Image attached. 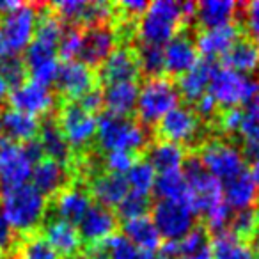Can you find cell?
Listing matches in <instances>:
<instances>
[{"instance_id":"obj_43","label":"cell","mask_w":259,"mask_h":259,"mask_svg":"<svg viewBox=\"0 0 259 259\" xmlns=\"http://www.w3.org/2000/svg\"><path fill=\"white\" fill-rule=\"evenodd\" d=\"M82 45H83V30L78 27H71V29H64L62 37L59 41L57 55H61L66 61H78L80 54H82Z\"/></svg>"},{"instance_id":"obj_49","label":"cell","mask_w":259,"mask_h":259,"mask_svg":"<svg viewBox=\"0 0 259 259\" xmlns=\"http://www.w3.org/2000/svg\"><path fill=\"white\" fill-rule=\"evenodd\" d=\"M243 25L248 36L252 37V43L259 48V0H252V2L245 4Z\"/></svg>"},{"instance_id":"obj_24","label":"cell","mask_w":259,"mask_h":259,"mask_svg":"<svg viewBox=\"0 0 259 259\" xmlns=\"http://www.w3.org/2000/svg\"><path fill=\"white\" fill-rule=\"evenodd\" d=\"M91 208V197L83 188L68 187L55 195L54 211L55 219L66 220L69 224H78Z\"/></svg>"},{"instance_id":"obj_31","label":"cell","mask_w":259,"mask_h":259,"mask_svg":"<svg viewBox=\"0 0 259 259\" xmlns=\"http://www.w3.org/2000/svg\"><path fill=\"white\" fill-rule=\"evenodd\" d=\"M148 162L158 174L174 172V170L183 169L185 162H187V153H185L183 146L169 141H160L149 148Z\"/></svg>"},{"instance_id":"obj_54","label":"cell","mask_w":259,"mask_h":259,"mask_svg":"<svg viewBox=\"0 0 259 259\" xmlns=\"http://www.w3.org/2000/svg\"><path fill=\"white\" fill-rule=\"evenodd\" d=\"M9 85L6 83V80L2 78V75H0V105L4 103V101H8V96H9Z\"/></svg>"},{"instance_id":"obj_13","label":"cell","mask_w":259,"mask_h":259,"mask_svg":"<svg viewBox=\"0 0 259 259\" xmlns=\"http://www.w3.org/2000/svg\"><path fill=\"white\" fill-rule=\"evenodd\" d=\"M158 134L162 135V141H169L180 146L190 144L201 134V119L197 117L194 108L178 105L160 119Z\"/></svg>"},{"instance_id":"obj_23","label":"cell","mask_w":259,"mask_h":259,"mask_svg":"<svg viewBox=\"0 0 259 259\" xmlns=\"http://www.w3.org/2000/svg\"><path fill=\"white\" fill-rule=\"evenodd\" d=\"M217 64L213 61H199L192 69L180 76L178 82V93L180 98L187 100L188 103H195L201 96L208 93L209 82H211L213 71H215Z\"/></svg>"},{"instance_id":"obj_9","label":"cell","mask_w":259,"mask_h":259,"mask_svg":"<svg viewBox=\"0 0 259 259\" xmlns=\"http://www.w3.org/2000/svg\"><path fill=\"white\" fill-rule=\"evenodd\" d=\"M181 172H183L185 180H187L188 202H190L195 215H199V213L204 215L209 208H213L220 201H224L222 183L217 181L211 174L206 172L204 167L197 160V156L188 158L185 162Z\"/></svg>"},{"instance_id":"obj_15","label":"cell","mask_w":259,"mask_h":259,"mask_svg":"<svg viewBox=\"0 0 259 259\" xmlns=\"http://www.w3.org/2000/svg\"><path fill=\"white\" fill-rule=\"evenodd\" d=\"M96 76L94 71L82 61H66L59 64V71L55 76L57 89L69 100H78L91 89H94Z\"/></svg>"},{"instance_id":"obj_29","label":"cell","mask_w":259,"mask_h":259,"mask_svg":"<svg viewBox=\"0 0 259 259\" xmlns=\"http://www.w3.org/2000/svg\"><path fill=\"white\" fill-rule=\"evenodd\" d=\"M128 192L130 188L126 183V178L119 176V174L103 172L94 178L91 183V194L96 199V204H101L105 208L117 206Z\"/></svg>"},{"instance_id":"obj_22","label":"cell","mask_w":259,"mask_h":259,"mask_svg":"<svg viewBox=\"0 0 259 259\" xmlns=\"http://www.w3.org/2000/svg\"><path fill=\"white\" fill-rule=\"evenodd\" d=\"M43 238L59 255H75L78 254L80 245H82V238L76 229V226L66 222L61 219H52L45 224Z\"/></svg>"},{"instance_id":"obj_42","label":"cell","mask_w":259,"mask_h":259,"mask_svg":"<svg viewBox=\"0 0 259 259\" xmlns=\"http://www.w3.org/2000/svg\"><path fill=\"white\" fill-rule=\"evenodd\" d=\"M137 62L141 71L149 75V78L160 76V73L163 71V48L156 45H141Z\"/></svg>"},{"instance_id":"obj_12","label":"cell","mask_w":259,"mask_h":259,"mask_svg":"<svg viewBox=\"0 0 259 259\" xmlns=\"http://www.w3.org/2000/svg\"><path fill=\"white\" fill-rule=\"evenodd\" d=\"M8 103L9 108H15L32 117L48 115L55 107V94L48 85L37 83L34 80H25L9 91Z\"/></svg>"},{"instance_id":"obj_3","label":"cell","mask_w":259,"mask_h":259,"mask_svg":"<svg viewBox=\"0 0 259 259\" xmlns=\"http://www.w3.org/2000/svg\"><path fill=\"white\" fill-rule=\"evenodd\" d=\"M185 22L181 4L174 0H155L148 4L141 15L137 25V34L142 45H162L169 43L176 36L180 25Z\"/></svg>"},{"instance_id":"obj_48","label":"cell","mask_w":259,"mask_h":259,"mask_svg":"<svg viewBox=\"0 0 259 259\" xmlns=\"http://www.w3.org/2000/svg\"><path fill=\"white\" fill-rule=\"evenodd\" d=\"M18 238L20 236L15 233V229L0 209V257L15 254L16 247H18Z\"/></svg>"},{"instance_id":"obj_1","label":"cell","mask_w":259,"mask_h":259,"mask_svg":"<svg viewBox=\"0 0 259 259\" xmlns=\"http://www.w3.org/2000/svg\"><path fill=\"white\" fill-rule=\"evenodd\" d=\"M47 197L30 183L4 188L0 209L18 234H30L41 226L47 215Z\"/></svg>"},{"instance_id":"obj_55","label":"cell","mask_w":259,"mask_h":259,"mask_svg":"<svg viewBox=\"0 0 259 259\" xmlns=\"http://www.w3.org/2000/svg\"><path fill=\"white\" fill-rule=\"evenodd\" d=\"M243 156H248V158L252 160V163L259 162V146H247Z\"/></svg>"},{"instance_id":"obj_50","label":"cell","mask_w":259,"mask_h":259,"mask_svg":"<svg viewBox=\"0 0 259 259\" xmlns=\"http://www.w3.org/2000/svg\"><path fill=\"white\" fill-rule=\"evenodd\" d=\"M241 122V108H226L219 115V126L224 134H238Z\"/></svg>"},{"instance_id":"obj_28","label":"cell","mask_w":259,"mask_h":259,"mask_svg":"<svg viewBox=\"0 0 259 259\" xmlns=\"http://www.w3.org/2000/svg\"><path fill=\"white\" fill-rule=\"evenodd\" d=\"M238 4L233 0H202L195 4V18L202 29H215L233 23Z\"/></svg>"},{"instance_id":"obj_33","label":"cell","mask_w":259,"mask_h":259,"mask_svg":"<svg viewBox=\"0 0 259 259\" xmlns=\"http://www.w3.org/2000/svg\"><path fill=\"white\" fill-rule=\"evenodd\" d=\"M122 231L130 241L134 245H137L139 248L148 252H155L162 245V236H160L158 229L155 227L153 220L149 217H141V219L128 220L122 226Z\"/></svg>"},{"instance_id":"obj_32","label":"cell","mask_w":259,"mask_h":259,"mask_svg":"<svg viewBox=\"0 0 259 259\" xmlns=\"http://www.w3.org/2000/svg\"><path fill=\"white\" fill-rule=\"evenodd\" d=\"M139 96L137 82H121L107 85L103 93V105H107L108 114L128 117L135 110Z\"/></svg>"},{"instance_id":"obj_6","label":"cell","mask_w":259,"mask_h":259,"mask_svg":"<svg viewBox=\"0 0 259 259\" xmlns=\"http://www.w3.org/2000/svg\"><path fill=\"white\" fill-rule=\"evenodd\" d=\"M208 93L219 107L240 108L259 96V82L255 78L234 69L217 66L209 82Z\"/></svg>"},{"instance_id":"obj_52","label":"cell","mask_w":259,"mask_h":259,"mask_svg":"<svg viewBox=\"0 0 259 259\" xmlns=\"http://www.w3.org/2000/svg\"><path fill=\"white\" fill-rule=\"evenodd\" d=\"M217 108H219L217 101L211 98V94L206 93L204 96H201L197 101H195V110L194 112L197 114L199 119H209L217 114Z\"/></svg>"},{"instance_id":"obj_35","label":"cell","mask_w":259,"mask_h":259,"mask_svg":"<svg viewBox=\"0 0 259 259\" xmlns=\"http://www.w3.org/2000/svg\"><path fill=\"white\" fill-rule=\"evenodd\" d=\"M209 254L211 259H254V250L250 245L234 236L231 231H222L213 236Z\"/></svg>"},{"instance_id":"obj_36","label":"cell","mask_w":259,"mask_h":259,"mask_svg":"<svg viewBox=\"0 0 259 259\" xmlns=\"http://www.w3.org/2000/svg\"><path fill=\"white\" fill-rule=\"evenodd\" d=\"M153 192L156 194L158 201H180L188 202V187L181 170L174 172L156 174V181ZM190 204V202H188Z\"/></svg>"},{"instance_id":"obj_5","label":"cell","mask_w":259,"mask_h":259,"mask_svg":"<svg viewBox=\"0 0 259 259\" xmlns=\"http://www.w3.org/2000/svg\"><path fill=\"white\" fill-rule=\"evenodd\" d=\"M180 105V93L172 80L165 76H155L139 87L135 112L142 126H151L160 122L163 115Z\"/></svg>"},{"instance_id":"obj_38","label":"cell","mask_w":259,"mask_h":259,"mask_svg":"<svg viewBox=\"0 0 259 259\" xmlns=\"http://www.w3.org/2000/svg\"><path fill=\"white\" fill-rule=\"evenodd\" d=\"M238 135L247 146H259V98L241 108V122Z\"/></svg>"},{"instance_id":"obj_19","label":"cell","mask_w":259,"mask_h":259,"mask_svg":"<svg viewBox=\"0 0 259 259\" xmlns=\"http://www.w3.org/2000/svg\"><path fill=\"white\" fill-rule=\"evenodd\" d=\"M199 62L195 41L187 34H176L163 47V69L170 75H183Z\"/></svg>"},{"instance_id":"obj_11","label":"cell","mask_w":259,"mask_h":259,"mask_svg":"<svg viewBox=\"0 0 259 259\" xmlns=\"http://www.w3.org/2000/svg\"><path fill=\"white\" fill-rule=\"evenodd\" d=\"M57 124L69 148L82 149L89 146L96 137L98 117L83 110L76 101H71L61 108Z\"/></svg>"},{"instance_id":"obj_53","label":"cell","mask_w":259,"mask_h":259,"mask_svg":"<svg viewBox=\"0 0 259 259\" xmlns=\"http://www.w3.org/2000/svg\"><path fill=\"white\" fill-rule=\"evenodd\" d=\"M119 8L126 13V15H142L148 8V2L144 0H124L119 4Z\"/></svg>"},{"instance_id":"obj_34","label":"cell","mask_w":259,"mask_h":259,"mask_svg":"<svg viewBox=\"0 0 259 259\" xmlns=\"http://www.w3.org/2000/svg\"><path fill=\"white\" fill-rule=\"evenodd\" d=\"M226 68L250 76L259 71V48L248 39H238L231 50L224 55Z\"/></svg>"},{"instance_id":"obj_51","label":"cell","mask_w":259,"mask_h":259,"mask_svg":"<svg viewBox=\"0 0 259 259\" xmlns=\"http://www.w3.org/2000/svg\"><path fill=\"white\" fill-rule=\"evenodd\" d=\"M76 103H78L85 112H89V114L94 115L101 107H103V93L94 87V89H91L89 93L83 94L82 98H78Z\"/></svg>"},{"instance_id":"obj_30","label":"cell","mask_w":259,"mask_h":259,"mask_svg":"<svg viewBox=\"0 0 259 259\" xmlns=\"http://www.w3.org/2000/svg\"><path fill=\"white\" fill-rule=\"evenodd\" d=\"M37 142L41 146L43 156L50 160H55L59 163H68L71 148L66 142L61 128H59L55 119H47L43 124H39V134H37Z\"/></svg>"},{"instance_id":"obj_7","label":"cell","mask_w":259,"mask_h":259,"mask_svg":"<svg viewBox=\"0 0 259 259\" xmlns=\"http://www.w3.org/2000/svg\"><path fill=\"white\" fill-rule=\"evenodd\" d=\"M37 23V8L22 4L13 13L0 16V59L20 57L34 37Z\"/></svg>"},{"instance_id":"obj_56","label":"cell","mask_w":259,"mask_h":259,"mask_svg":"<svg viewBox=\"0 0 259 259\" xmlns=\"http://www.w3.org/2000/svg\"><path fill=\"white\" fill-rule=\"evenodd\" d=\"M250 178H252V181H254V185H255V188H257V192H259V162H254L252 163V169H250Z\"/></svg>"},{"instance_id":"obj_39","label":"cell","mask_w":259,"mask_h":259,"mask_svg":"<svg viewBox=\"0 0 259 259\" xmlns=\"http://www.w3.org/2000/svg\"><path fill=\"white\" fill-rule=\"evenodd\" d=\"M15 259H61V255L41 236L30 234L25 240H22V243H18Z\"/></svg>"},{"instance_id":"obj_58","label":"cell","mask_w":259,"mask_h":259,"mask_svg":"<svg viewBox=\"0 0 259 259\" xmlns=\"http://www.w3.org/2000/svg\"><path fill=\"white\" fill-rule=\"evenodd\" d=\"M66 259H93L89 254H75V255H69V257Z\"/></svg>"},{"instance_id":"obj_8","label":"cell","mask_w":259,"mask_h":259,"mask_svg":"<svg viewBox=\"0 0 259 259\" xmlns=\"http://www.w3.org/2000/svg\"><path fill=\"white\" fill-rule=\"evenodd\" d=\"M197 160L208 174H211L217 181L227 183L233 178L247 172L245 156L234 144L222 139H213L204 142L199 151Z\"/></svg>"},{"instance_id":"obj_18","label":"cell","mask_w":259,"mask_h":259,"mask_svg":"<svg viewBox=\"0 0 259 259\" xmlns=\"http://www.w3.org/2000/svg\"><path fill=\"white\" fill-rule=\"evenodd\" d=\"M115 30L108 27L107 23L96 27H89L83 32V45H82V54H80V61L83 64L98 66L115 50Z\"/></svg>"},{"instance_id":"obj_37","label":"cell","mask_w":259,"mask_h":259,"mask_svg":"<svg viewBox=\"0 0 259 259\" xmlns=\"http://www.w3.org/2000/svg\"><path fill=\"white\" fill-rule=\"evenodd\" d=\"M126 183H128L130 192H137L142 195H149L156 181V170L151 167L148 160H139L134 162L130 170L124 174Z\"/></svg>"},{"instance_id":"obj_20","label":"cell","mask_w":259,"mask_h":259,"mask_svg":"<svg viewBox=\"0 0 259 259\" xmlns=\"http://www.w3.org/2000/svg\"><path fill=\"white\" fill-rule=\"evenodd\" d=\"M238 39H240V30L234 23H229L215 29H202L197 34L195 48L199 54L204 55L206 61H215L224 57Z\"/></svg>"},{"instance_id":"obj_25","label":"cell","mask_w":259,"mask_h":259,"mask_svg":"<svg viewBox=\"0 0 259 259\" xmlns=\"http://www.w3.org/2000/svg\"><path fill=\"white\" fill-rule=\"evenodd\" d=\"M89 255L93 259H158L155 252L142 250L122 234H112L101 243L93 245Z\"/></svg>"},{"instance_id":"obj_41","label":"cell","mask_w":259,"mask_h":259,"mask_svg":"<svg viewBox=\"0 0 259 259\" xmlns=\"http://www.w3.org/2000/svg\"><path fill=\"white\" fill-rule=\"evenodd\" d=\"M149 208H151V202H149L148 195L137 194V192H128L124 195V199L117 204V213L124 222H128V220L146 217Z\"/></svg>"},{"instance_id":"obj_4","label":"cell","mask_w":259,"mask_h":259,"mask_svg":"<svg viewBox=\"0 0 259 259\" xmlns=\"http://www.w3.org/2000/svg\"><path fill=\"white\" fill-rule=\"evenodd\" d=\"M41 158H43V151H41L37 139L25 142V144H16V142L4 139L0 144V185H2V190L29 183L34 165Z\"/></svg>"},{"instance_id":"obj_21","label":"cell","mask_w":259,"mask_h":259,"mask_svg":"<svg viewBox=\"0 0 259 259\" xmlns=\"http://www.w3.org/2000/svg\"><path fill=\"white\" fill-rule=\"evenodd\" d=\"M0 126L6 141L25 144L36 141L39 134V121L29 114H23L15 108H2L0 110Z\"/></svg>"},{"instance_id":"obj_10","label":"cell","mask_w":259,"mask_h":259,"mask_svg":"<svg viewBox=\"0 0 259 259\" xmlns=\"http://www.w3.org/2000/svg\"><path fill=\"white\" fill-rule=\"evenodd\" d=\"M153 224L165 241H178L188 231L194 229L195 211L188 202L156 201L153 206Z\"/></svg>"},{"instance_id":"obj_47","label":"cell","mask_w":259,"mask_h":259,"mask_svg":"<svg viewBox=\"0 0 259 259\" xmlns=\"http://www.w3.org/2000/svg\"><path fill=\"white\" fill-rule=\"evenodd\" d=\"M134 155L126 151H110L105 153L103 156L105 170L110 174H119V176H124L130 170V167L134 165Z\"/></svg>"},{"instance_id":"obj_40","label":"cell","mask_w":259,"mask_h":259,"mask_svg":"<svg viewBox=\"0 0 259 259\" xmlns=\"http://www.w3.org/2000/svg\"><path fill=\"white\" fill-rule=\"evenodd\" d=\"M231 233L241 240H250L259 233V209L250 208L238 211L231 219Z\"/></svg>"},{"instance_id":"obj_14","label":"cell","mask_w":259,"mask_h":259,"mask_svg":"<svg viewBox=\"0 0 259 259\" xmlns=\"http://www.w3.org/2000/svg\"><path fill=\"white\" fill-rule=\"evenodd\" d=\"M52 11L66 22L78 23V25L96 27L103 25L110 20L112 6L107 2H85V0H61L52 4Z\"/></svg>"},{"instance_id":"obj_16","label":"cell","mask_w":259,"mask_h":259,"mask_svg":"<svg viewBox=\"0 0 259 259\" xmlns=\"http://www.w3.org/2000/svg\"><path fill=\"white\" fill-rule=\"evenodd\" d=\"M141 75L137 62V54L130 48H115L107 59L100 64V80L105 85L121 82H135Z\"/></svg>"},{"instance_id":"obj_17","label":"cell","mask_w":259,"mask_h":259,"mask_svg":"<svg viewBox=\"0 0 259 259\" xmlns=\"http://www.w3.org/2000/svg\"><path fill=\"white\" fill-rule=\"evenodd\" d=\"M76 226H78L76 229L82 240L98 245L114 234L117 227V215L110 208H105L101 204H91L89 211Z\"/></svg>"},{"instance_id":"obj_57","label":"cell","mask_w":259,"mask_h":259,"mask_svg":"<svg viewBox=\"0 0 259 259\" xmlns=\"http://www.w3.org/2000/svg\"><path fill=\"white\" fill-rule=\"evenodd\" d=\"M181 259H211V254H209V247L204 248V250L197 252L194 255H188V257H181Z\"/></svg>"},{"instance_id":"obj_2","label":"cell","mask_w":259,"mask_h":259,"mask_svg":"<svg viewBox=\"0 0 259 259\" xmlns=\"http://www.w3.org/2000/svg\"><path fill=\"white\" fill-rule=\"evenodd\" d=\"M94 139L105 153L126 151L134 155L148 146L149 134L146 126H142L141 122L107 112L98 119Z\"/></svg>"},{"instance_id":"obj_44","label":"cell","mask_w":259,"mask_h":259,"mask_svg":"<svg viewBox=\"0 0 259 259\" xmlns=\"http://www.w3.org/2000/svg\"><path fill=\"white\" fill-rule=\"evenodd\" d=\"M176 247H178V259L194 255L197 252L208 248V234H206V231L202 227H194L183 238H180L176 241Z\"/></svg>"},{"instance_id":"obj_60","label":"cell","mask_w":259,"mask_h":259,"mask_svg":"<svg viewBox=\"0 0 259 259\" xmlns=\"http://www.w3.org/2000/svg\"><path fill=\"white\" fill-rule=\"evenodd\" d=\"M257 252H259V245H257Z\"/></svg>"},{"instance_id":"obj_59","label":"cell","mask_w":259,"mask_h":259,"mask_svg":"<svg viewBox=\"0 0 259 259\" xmlns=\"http://www.w3.org/2000/svg\"><path fill=\"white\" fill-rule=\"evenodd\" d=\"M2 141H4V134H2V126H0V144H2Z\"/></svg>"},{"instance_id":"obj_26","label":"cell","mask_w":259,"mask_h":259,"mask_svg":"<svg viewBox=\"0 0 259 259\" xmlns=\"http://www.w3.org/2000/svg\"><path fill=\"white\" fill-rule=\"evenodd\" d=\"M30 180H32L30 185L47 197V195L59 194L62 190L68 180V170L64 163H59L50 158H41L34 165Z\"/></svg>"},{"instance_id":"obj_46","label":"cell","mask_w":259,"mask_h":259,"mask_svg":"<svg viewBox=\"0 0 259 259\" xmlns=\"http://www.w3.org/2000/svg\"><path fill=\"white\" fill-rule=\"evenodd\" d=\"M204 219H206V227H208L209 231H213V233H222L231 224L233 209L227 206L226 201H220L219 204H215L213 208H209L208 211L204 213Z\"/></svg>"},{"instance_id":"obj_45","label":"cell","mask_w":259,"mask_h":259,"mask_svg":"<svg viewBox=\"0 0 259 259\" xmlns=\"http://www.w3.org/2000/svg\"><path fill=\"white\" fill-rule=\"evenodd\" d=\"M0 75L6 80L9 89L20 85L27 80V66L22 57H6L0 59Z\"/></svg>"},{"instance_id":"obj_27","label":"cell","mask_w":259,"mask_h":259,"mask_svg":"<svg viewBox=\"0 0 259 259\" xmlns=\"http://www.w3.org/2000/svg\"><path fill=\"white\" fill-rule=\"evenodd\" d=\"M222 194L224 201L227 202L231 209L236 211H243V209L254 208L257 202V188H255L254 181H252L250 174L243 172L240 176L233 178L231 181L222 185Z\"/></svg>"}]
</instances>
